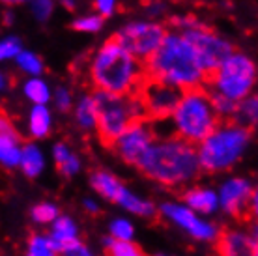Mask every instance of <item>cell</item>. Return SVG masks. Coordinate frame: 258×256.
<instances>
[{"instance_id": "obj_1", "label": "cell", "mask_w": 258, "mask_h": 256, "mask_svg": "<svg viewBox=\"0 0 258 256\" xmlns=\"http://www.w3.org/2000/svg\"><path fill=\"white\" fill-rule=\"evenodd\" d=\"M135 167L146 178L168 187L189 183L200 172L197 146L178 137L155 139L139 157Z\"/></svg>"}, {"instance_id": "obj_2", "label": "cell", "mask_w": 258, "mask_h": 256, "mask_svg": "<svg viewBox=\"0 0 258 256\" xmlns=\"http://www.w3.org/2000/svg\"><path fill=\"white\" fill-rule=\"evenodd\" d=\"M144 71L150 77L161 79L181 90L202 86L204 73L193 47L183 36L165 34L161 45L144 60Z\"/></svg>"}, {"instance_id": "obj_3", "label": "cell", "mask_w": 258, "mask_h": 256, "mask_svg": "<svg viewBox=\"0 0 258 256\" xmlns=\"http://www.w3.org/2000/svg\"><path fill=\"white\" fill-rule=\"evenodd\" d=\"M144 73V62L133 56L114 36L105 41L90 66L94 86L112 94H133Z\"/></svg>"}, {"instance_id": "obj_4", "label": "cell", "mask_w": 258, "mask_h": 256, "mask_svg": "<svg viewBox=\"0 0 258 256\" xmlns=\"http://www.w3.org/2000/svg\"><path fill=\"white\" fill-rule=\"evenodd\" d=\"M249 139L251 127H245L232 120H223L206 139L197 144L200 170L221 172L230 168L245 152Z\"/></svg>"}, {"instance_id": "obj_5", "label": "cell", "mask_w": 258, "mask_h": 256, "mask_svg": "<svg viewBox=\"0 0 258 256\" xmlns=\"http://www.w3.org/2000/svg\"><path fill=\"white\" fill-rule=\"evenodd\" d=\"M174 137L189 144H199L221 123L215 109L212 107L208 90L204 86L183 90L178 105L170 112Z\"/></svg>"}, {"instance_id": "obj_6", "label": "cell", "mask_w": 258, "mask_h": 256, "mask_svg": "<svg viewBox=\"0 0 258 256\" xmlns=\"http://www.w3.org/2000/svg\"><path fill=\"white\" fill-rule=\"evenodd\" d=\"M96 103V129L103 146L110 148L118 135L135 120H148L141 101L135 94H112L97 88L94 94Z\"/></svg>"}, {"instance_id": "obj_7", "label": "cell", "mask_w": 258, "mask_h": 256, "mask_svg": "<svg viewBox=\"0 0 258 256\" xmlns=\"http://www.w3.org/2000/svg\"><path fill=\"white\" fill-rule=\"evenodd\" d=\"M256 81V66L251 58L239 52H232L223 60V64L215 70L212 79L202 86L215 90L228 99L241 101L251 94Z\"/></svg>"}, {"instance_id": "obj_8", "label": "cell", "mask_w": 258, "mask_h": 256, "mask_svg": "<svg viewBox=\"0 0 258 256\" xmlns=\"http://www.w3.org/2000/svg\"><path fill=\"white\" fill-rule=\"evenodd\" d=\"M181 36L193 47L195 54L199 58V64L202 68V73H204L202 84L208 83L213 73H215V70L223 64V60L234 52V47L226 39L219 38L213 30L206 28L200 23L197 26L185 28Z\"/></svg>"}, {"instance_id": "obj_9", "label": "cell", "mask_w": 258, "mask_h": 256, "mask_svg": "<svg viewBox=\"0 0 258 256\" xmlns=\"http://www.w3.org/2000/svg\"><path fill=\"white\" fill-rule=\"evenodd\" d=\"M183 90L170 83H165L161 79L150 77L144 73V77L139 81L135 88L137 99L141 101L142 109L146 112V118H167L178 105Z\"/></svg>"}, {"instance_id": "obj_10", "label": "cell", "mask_w": 258, "mask_h": 256, "mask_svg": "<svg viewBox=\"0 0 258 256\" xmlns=\"http://www.w3.org/2000/svg\"><path fill=\"white\" fill-rule=\"evenodd\" d=\"M167 30L157 23H133L122 28L114 38L139 60H146L161 45Z\"/></svg>"}, {"instance_id": "obj_11", "label": "cell", "mask_w": 258, "mask_h": 256, "mask_svg": "<svg viewBox=\"0 0 258 256\" xmlns=\"http://www.w3.org/2000/svg\"><path fill=\"white\" fill-rule=\"evenodd\" d=\"M219 204L228 215L245 221L256 213V193L247 179L232 178L221 187Z\"/></svg>"}, {"instance_id": "obj_12", "label": "cell", "mask_w": 258, "mask_h": 256, "mask_svg": "<svg viewBox=\"0 0 258 256\" xmlns=\"http://www.w3.org/2000/svg\"><path fill=\"white\" fill-rule=\"evenodd\" d=\"M155 141L152 127H150V120H135L131 122L122 133L118 135V139L112 142V150L120 155L125 163L135 165L139 157L144 154V150Z\"/></svg>"}, {"instance_id": "obj_13", "label": "cell", "mask_w": 258, "mask_h": 256, "mask_svg": "<svg viewBox=\"0 0 258 256\" xmlns=\"http://www.w3.org/2000/svg\"><path fill=\"white\" fill-rule=\"evenodd\" d=\"M161 212L165 217H168L172 223H176L180 228L191 234L197 239H202V241H215V237L219 234V230L213 226L212 223H206V221H200L197 215H195L193 210H189L185 206L180 204H165L161 208Z\"/></svg>"}, {"instance_id": "obj_14", "label": "cell", "mask_w": 258, "mask_h": 256, "mask_svg": "<svg viewBox=\"0 0 258 256\" xmlns=\"http://www.w3.org/2000/svg\"><path fill=\"white\" fill-rule=\"evenodd\" d=\"M217 252L228 256L239 254H256V234L252 232L251 236L234 230H223L215 237Z\"/></svg>"}, {"instance_id": "obj_15", "label": "cell", "mask_w": 258, "mask_h": 256, "mask_svg": "<svg viewBox=\"0 0 258 256\" xmlns=\"http://www.w3.org/2000/svg\"><path fill=\"white\" fill-rule=\"evenodd\" d=\"M181 199L189 206V210L200 213H213L219 206V197L212 189H202V187L189 189Z\"/></svg>"}, {"instance_id": "obj_16", "label": "cell", "mask_w": 258, "mask_h": 256, "mask_svg": "<svg viewBox=\"0 0 258 256\" xmlns=\"http://www.w3.org/2000/svg\"><path fill=\"white\" fill-rule=\"evenodd\" d=\"M90 181H92V187H94L99 195H103L105 199L112 200V202H116L118 195H120V191L123 189V185L120 183V179L114 178V176L109 172H103V170L92 174Z\"/></svg>"}, {"instance_id": "obj_17", "label": "cell", "mask_w": 258, "mask_h": 256, "mask_svg": "<svg viewBox=\"0 0 258 256\" xmlns=\"http://www.w3.org/2000/svg\"><path fill=\"white\" fill-rule=\"evenodd\" d=\"M19 165L23 168V172L28 176V178H36L41 174L43 167H45V161H43V154L39 152V148L36 144H26L23 150H21V159Z\"/></svg>"}, {"instance_id": "obj_18", "label": "cell", "mask_w": 258, "mask_h": 256, "mask_svg": "<svg viewBox=\"0 0 258 256\" xmlns=\"http://www.w3.org/2000/svg\"><path fill=\"white\" fill-rule=\"evenodd\" d=\"M21 137L19 135H4L0 133V163L8 168L19 165L21 159Z\"/></svg>"}, {"instance_id": "obj_19", "label": "cell", "mask_w": 258, "mask_h": 256, "mask_svg": "<svg viewBox=\"0 0 258 256\" xmlns=\"http://www.w3.org/2000/svg\"><path fill=\"white\" fill-rule=\"evenodd\" d=\"M51 237H52V241H54V245H56L58 252H62V249H64L66 245L79 239L77 226H75V223H73L70 217H56L54 219V226H52Z\"/></svg>"}, {"instance_id": "obj_20", "label": "cell", "mask_w": 258, "mask_h": 256, "mask_svg": "<svg viewBox=\"0 0 258 256\" xmlns=\"http://www.w3.org/2000/svg\"><path fill=\"white\" fill-rule=\"evenodd\" d=\"M116 204H120L122 208L129 210V212L135 213V215H141V217H154L155 215V206L152 204V202L135 197V195L129 193L125 187H123L122 191H120V195H118Z\"/></svg>"}, {"instance_id": "obj_21", "label": "cell", "mask_w": 258, "mask_h": 256, "mask_svg": "<svg viewBox=\"0 0 258 256\" xmlns=\"http://www.w3.org/2000/svg\"><path fill=\"white\" fill-rule=\"evenodd\" d=\"M51 131V114L45 105L36 103V107L30 110V135L34 139H45Z\"/></svg>"}, {"instance_id": "obj_22", "label": "cell", "mask_w": 258, "mask_h": 256, "mask_svg": "<svg viewBox=\"0 0 258 256\" xmlns=\"http://www.w3.org/2000/svg\"><path fill=\"white\" fill-rule=\"evenodd\" d=\"M105 249L109 254L114 256H141L142 249L137 243H133L131 239H116V237H107L103 241Z\"/></svg>"}, {"instance_id": "obj_23", "label": "cell", "mask_w": 258, "mask_h": 256, "mask_svg": "<svg viewBox=\"0 0 258 256\" xmlns=\"http://www.w3.org/2000/svg\"><path fill=\"white\" fill-rule=\"evenodd\" d=\"M77 122L83 129L96 127V103L92 96H84L77 107Z\"/></svg>"}, {"instance_id": "obj_24", "label": "cell", "mask_w": 258, "mask_h": 256, "mask_svg": "<svg viewBox=\"0 0 258 256\" xmlns=\"http://www.w3.org/2000/svg\"><path fill=\"white\" fill-rule=\"evenodd\" d=\"M58 249H56V245L52 241V237L49 236H32L28 239V254L30 256H51V254H56Z\"/></svg>"}, {"instance_id": "obj_25", "label": "cell", "mask_w": 258, "mask_h": 256, "mask_svg": "<svg viewBox=\"0 0 258 256\" xmlns=\"http://www.w3.org/2000/svg\"><path fill=\"white\" fill-rule=\"evenodd\" d=\"M25 94L28 99H32L34 103H41V105H45L49 101V86L45 84V81H41V79H30V81H26L25 83Z\"/></svg>"}, {"instance_id": "obj_26", "label": "cell", "mask_w": 258, "mask_h": 256, "mask_svg": "<svg viewBox=\"0 0 258 256\" xmlns=\"http://www.w3.org/2000/svg\"><path fill=\"white\" fill-rule=\"evenodd\" d=\"M17 64L23 71H26L28 75H39L43 71V62L39 60L34 52H23L17 54Z\"/></svg>"}, {"instance_id": "obj_27", "label": "cell", "mask_w": 258, "mask_h": 256, "mask_svg": "<svg viewBox=\"0 0 258 256\" xmlns=\"http://www.w3.org/2000/svg\"><path fill=\"white\" fill-rule=\"evenodd\" d=\"M58 217V210L52 204H38L32 208V219L36 223H51Z\"/></svg>"}, {"instance_id": "obj_28", "label": "cell", "mask_w": 258, "mask_h": 256, "mask_svg": "<svg viewBox=\"0 0 258 256\" xmlns=\"http://www.w3.org/2000/svg\"><path fill=\"white\" fill-rule=\"evenodd\" d=\"M103 26V17L99 15H88V17H81L73 23V28L79 32H97Z\"/></svg>"}, {"instance_id": "obj_29", "label": "cell", "mask_w": 258, "mask_h": 256, "mask_svg": "<svg viewBox=\"0 0 258 256\" xmlns=\"http://www.w3.org/2000/svg\"><path fill=\"white\" fill-rule=\"evenodd\" d=\"M110 236L116 239H131L133 237V224L125 219H118L110 224Z\"/></svg>"}, {"instance_id": "obj_30", "label": "cell", "mask_w": 258, "mask_h": 256, "mask_svg": "<svg viewBox=\"0 0 258 256\" xmlns=\"http://www.w3.org/2000/svg\"><path fill=\"white\" fill-rule=\"evenodd\" d=\"M21 52V41L17 38H6L0 41V60L15 58Z\"/></svg>"}, {"instance_id": "obj_31", "label": "cell", "mask_w": 258, "mask_h": 256, "mask_svg": "<svg viewBox=\"0 0 258 256\" xmlns=\"http://www.w3.org/2000/svg\"><path fill=\"white\" fill-rule=\"evenodd\" d=\"M52 12V2L51 0H34V15L39 21H45Z\"/></svg>"}, {"instance_id": "obj_32", "label": "cell", "mask_w": 258, "mask_h": 256, "mask_svg": "<svg viewBox=\"0 0 258 256\" xmlns=\"http://www.w3.org/2000/svg\"><path fill=\"white\" fill-rule=\"evenodd\" d=\"M54 101H56V107H58L62 112L70 110V105H71L70 92H68L66 88H58L56 90V94H54Z\"/></svg>"}, {"instance_id": "obj_33", "label": "cell", "mask_w": 258, "mask_h": 256, "mask_svg": "<svg viewBox=\"0 0 258 256\" xmlns=\"http://www.w3.org/2000/svg\"><path fill=\"white\" fill-rule=\"evenodd\" d=\"M62 252H64V254H73V256H88L90 254V250L86 249L79 239H75V241H71V243L66 245L64 249H62Z\"/></svg>"}, {"instance_id": "obj_34", "label": "cell", "mask_w": 258, "mask_h": 256, "mask_svg": "<svg viewBox=\"0 0 258 256\" xmlns=\"http://www.w3.org/2000/svg\"><path fill=\"white\" fill-rule=\"evenodd\" d=\"M60 172L66 174V176H71V174H75L81 168V163H79V159L75 157V155H70L68 159L62 163V165H58Z\"/></svg>"}, {"instance_id": "obj_35", "label": "cell", "mask_w": 258, "mask_h": 256, "mask_svg": "<svg viewBox=\"0 0 258 256\" xmlns=\"http://www.w3.org/2000/svg\"><path fill=\"white\" fill-rule=\"evenodd\" d=\"M114 6H116V0H96V8L99 10L101 17H109L114 13Z\"/></svg>"}, {"instance_id": "obj_36", "label": "cell", "mask_w": 258, "mask_h": 256, "mask_svg": "<svg viewBox=\"0 0 258 256\" xmlns=\"http://www.w3.org/2000/svg\"><path fill=\"white\" fill-rule=\"evenodd\" d=\"M0 133H4V135H19L17 131H15L12 120H10V116H8L6 112H0Z\"/></svg>"}, {"instance_id": "obj_37", "label": "cell", "mask_w": 258, "mask_h": 256, "mask_svg": "<svg viewBox=\"0 0 258 256\" xmlns=\"http://www.w3.org/2000/svg\"><path fill=\"white\" fill-rule=\"evenodd\" d=\"M52 154H54V159H56V163H58V165H62V163H64V161L71 155L70 150H68V148H66L64 144H56V146H54V152H52Z\"/></svg>"}, {"instance_id": "obj_38", "label": "cell", "mask_w": 258, "mask_h": 256, "mask_svg": "<svg viewBox=\"0 0 258 256\" xmlns=\"http://www.w3.org/2000/svg\"><path fill=\"white\" fill-rule=\"evenodd\" d=\"M84 208H86V210H88L90 213H97V212H99V208L96 206V202H94V200H86V202H84Z\"/></svg>"}, {"instance_id": "obj_39", "label": "cell", "mask_w": 258, "mask_h": 256, "mask_svg": "<svg viewBox=\"0 0 258 256\" xmlns=\"http://www.w3.org/2000/svg\"><path fill=\"white\" fill-rule=\"evenodd\" d=\"M2 2H6V4H17V2H25V0H2Z\"/></svg>"}, {"instance_id": "obj_40", "label": "cell", "mask_w": 258, "mask_h": 256, "mask_svg": "<svg viewBox=\"0 0 258 256\" xmlns=\"http://www.w3.org/2000/svg\"><path fill=\"white\" fill-rule=\"evenodd\" d=\"M4 84H6V83H4V77H2V73H0V90L4 88Z\"/></svg>"}]
</instances>
